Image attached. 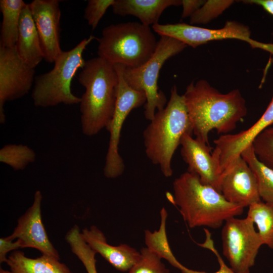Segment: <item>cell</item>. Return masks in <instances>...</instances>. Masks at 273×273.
<instances>
[{"label": "cell", "mask_w": 273, "mask_h": 273, "mask_svg": "<svg viewBox=\"0 0 273 273\" xmlns=\"http://www.w3.org/2000/svg\"><path fill=\"white\" fill-rule=\"evenodd\" d=\"M183 96L193 134L208 145L210 131L229 134L247 113L246 101L239 89L222 94L205 79L191 82Z\"/></svg>", "instance_id": "cell-1"}, {"label": "cell", "mask_w": 273, "mask_h": 273, "mask_svg": "<svg viewBox=\"0 0 273 273\" xmlns=\"http://www.w3.org/2000/svg\"><path fill=\"white\" fill-rule=\"evenodd\" d=\"M77 78L85 88L79 103L82 133L92 136L104 128L108 131L118 83L114 66L100 57L90 59L85 61Z\"/></svg>", "instance_id": "cell-2"}, {"label": "cell", "mask_w": 273, "mask_h": 273, "mask_svg": "<svg viewBox=\"0 0 273 273\" xmlns=\"http://www.w3.org/2000/svg\"><path fill=\"white\" fill-rule=\"evenodd\" d=\"M173 202L191 228H220L232 217L241 215L244 208L228 201L214 188L203 183L194 173L185 172L173 182Z\"/></svg>", "instance_id": "cell-3"}, {"label": "cell", "mask_w": 273, "mask_h": 273, "mask_svg": "<svg viewBox=\"0 0 273 273\" xmlns=\"http://www.w3.org/2000/svg\"><path fill=\"white\" fill-rule=\"evenodd\" d=\"M193 135V129L183 95L175 85L165 107L156 112L143 131L147 157L158 165L162 174L169 177L173 174L171 161L175 150L185 134Z\"/></svg>", "instance_id": "cell-4"}, {"label": "cell", "mask_w": 273, "mask_h": 273, "mask_svg": "<svg viewBox=\"0 0 273 273\" xmlns=\"http://www.w3.org/2000/svg\"><path fill=\"white\" fill-rule=\"evenodd\" d=\"M98 54L113 65L137 68L152 56L157 40L150 26L127 22L105 27L97 38Z\"/></svg>", "instance_id": "cell-5"}, {"label": "cell", "mask_w": 273, "mask_h": 273, "mask_svg": "<svg viewBox=\"0 0 273 273\" xmlns=\"http://www.w3.org/2000/svg\"><path fill=\"white\" fill-rule=\"evenodd\" d=\"M95 38L90 35L72 49L62 51L52 70L35 77L31 94L35 107L47 108L60 104L72 105L80 103V98L72 93L71 82L77 71L85 64L84 51Z\"/></svg>", "instance_id": "cell-6"}, {"label": "cell", "mask_w": 273, "mask_h": 273, "mask_svg": "<svg viewBox=\"0 0 273 273\" xmlns=\"http://www.w3.org/2000/svg\"><path fill=\"white\" fill-rule=\"evenodd\" d=\"M187 47L183 42L166 36H160L151 58L137 68L125 67L123 77L132 88L145 93L147 101L144 105L145 118L152 120L158 111L167 104L164 93L158 89V79L160 70L165 62Z\"/></svg>", "instance_id": "cell-7"}, {"label": "cell", "mask_w": 273, "mask_h": 273, "mask_svg": "<svg viewBox=\"0 0 273 273\" xmlns=\"http://www.w3.org/2000/svg\"><path fill=\"white\" fill-rule=\"evenodd\" d=\"M114 67L118 78L117 98L114 114L108 131L110 138L103 169L104 174L108 178H117L123 173L125 165L119 153L122 127L131 111L145 105L147 101L144 92L132 88L125 81L123 77L125 66L116 64Z\"/></svg>", "instance_id": "cell-8"}, {"label": "cell", "mask_w": 273, "mask_h": 273, "mask_svg": "<svg viewBox=\"0 0 273 273\" xmlns=\"http://www.w3.org/2000/svg\"><path fill=\"white\" fill-rule=\"evenodd\" d=\"M223 254L236 272L250 270L255 263L262 241L254 223L247 216L226 220L221 231Z\"/></svg>", "instance_id": "cell-9"}, {"label": "cell", "mask_w": 273, "mask_h": 273, "mask_svg": "<svg viewBox=\"0 0 273 273\" xmlns=\"http://www.w3.org/2000/svg\"><path fill=\"white\" fill-rule=\"evenodd\" d=\"M170 37L193 48L213 40L233 39L248 43L253 49H259L270 54L273 63V43L258 41L251 37L249 27L236 21H228L219 29L203 28L185 23L171 24L168 30Z\"/></svg>", "instance_id": "cell-10"}, {"label": "cell", "mask_w": 273, "mask_h": 273, "mask_svg": "<svg viewBox=\"0 0 273 273\" xmlns=\"http://www.w3.org/2000/svg\"><path fill=\"white\" fill-rule=\"evenodd\" d=\"M35 70L19 56L16 48L0 47V123L4 124L6 102L29 93L35 80Z\"/></svg>", "instance_id": "cell-11"}, {"label": "cell", "mask_w": 273, "mask_h": 273, "mask_svg": "<svg viewBox=\"0 0 273 273\" xmlns=\"http://www.w3.org/2000/svg\"><path fill=\"white\" fill-rule=\"evenodd\" d=\"M39 37L43 59L54 63L62 53L60 47V1L34 0L28 4Z\"/></svg>", "instance_id": "cell-12"}, {"label": "cell", "mask_w": 273, "mask_h": 273, "mask_svg": "<svg viewBox=\"0 0 273 273\" xmlns=\"http://www.w3.org/2000/svg\"><path fill=\"white\" fill-rule=\"evenodd\" d=\"M42 196L37 190L34 195L32 204L17 220V224L11 235L12 240H18L21 248H31L42 255L60 259L59 254L54 247L44 227L41 213Z\"/></svg>", "instance_id": "cell-13"}, {"label": "cell", "mask_w": 273, "mask_h": 273, "mask_svg": "<svg viewBox=\"0 0 273 273\" xmlns=\"http://www.w3.org/2000/svg\"><path fill=\"white\" fill-rule=\"evenodd\" d=\"M220 192L230 202L244 208L261 200L255 175L241 156L223 171Z\"/></svg>", "instance_id": "cell-14"}, {"label": "cell", "mask_w": 273, "mask_h": 273, "mask_svg": "<svg viewBox=\"0 0 273 273\" xmlns=\"http://www.w3.org/2000/svg\"><path fill=\"white\" fill-rule=\"evenodd\" d=\"M192 135L188 133L184 135L180 144V154L188 165V171L196 174L203 183L220 192L222 172L212 154V148Z\"/></svg>", "instance_id": "cell-15"}, {"label": "cell", "mask_w": 273, "mask_h": 273, "mask_svg": "<svg viewBox=\"0 0 273 273\" xmlns=\"http://www.w3.org/2000/svg\"><path fill=\"white\" fill-rule=\"evenodd\" d=\"M273 124V94L264 112L249 128L235 134H222L214 140L215 150L221 163L227 166L241 156L242 151L251 145L256 136Z\"/></svg>", "instance_id": "cell-16"}, {"label": "cell", "mask_w": 273, "mask_h": 273, "mask_svg": "<svg viewBox=\"0 0 273 273\" xmlns=\"http://www.w3.org/2000/svg\"><path fill=\"white\" fill-rule=\"evenodd\" d=\"M81 235L85 242L96 253L100 254L116 269L129 271L139 261L141 253L125 244L113 246L108 244L104 234L96 226L82 230Z\"/></svg>", "instance_id": "cell-17"}, {"label": "cell", "mask_w": 273, "mask_h": 273, "mask_svg": "<svg viewBox=\"0 0 273 273\" xmlns=\"http://www.w3.org/2000/svg\"><path fill=\"white\" fill-rule=\"evenodd\" d=\"M181 6V0H115L112 6L115 15L133 16L142 24L150 26L158 23L167 8Z\"/></svg>", "instance_id": "cell-18"}, {"label": "cell", "mask_w": 273, "mask_h": 273, "mask_svg": "<svg viewBox=\"0 0 273 273\" xmlns=\"http://www.w3.org/2000/svg\"><path fill=\"white\" fill-rule=\"evenodd\" d=\"M16 48L21 59L32 68L43 59L39 37L28 4L21 14Z\"/></svg>", "instance_id": "cell-19"}, {"label": "cell", "mask_w": 273, "mask_h": 273, "mask_svg": "<svg viewBox=\"0 0 273 273\" xmlns=\"http://www.w3.org/2000/svg\"><path fill=\"white\" fill-rule=\"evenodd\" d=\"M6 263L14 273H72L60 259L44 255L29 258L17 250L12 252Z\"/></svg>", "instance_id": "cell-20"}, {"label": "cell", "mask_w": 273, "mask_h": 273, "mask_svg": "<svg viewBox=\"0 0 273 273\" xmlns=\"http://www.w3.org/2000/svg\"><path fill=\"white\" fill-rule=\"evenodd\" d=\"M23 0H1L2 14L0 47L13 48L16 46L22 10L26 5Z\"/></svg>", "instance_id": "cell-21"}, {"label": "cell", "mask_w": 273, "mask_h": 273, "mask_svg": "<svg viewBox=\"0 0 273 273\" xmlns=\"http://www.w3.org/2000/svg\"><path fill=\"white\" fill-rule=\"evenodd\" d=\"M167 216V212L165 208L163 207L160 210L161 221L159 229L153 232L148 230H145V242L148 248L180 270L184 266L173 255L166 235V223Z\"/></svg>", "instance_id": "cell-22"}, {"label": "cell", "mask_w": 273, "mask_h": 273, "mask_svg": "<svg viewBox=\"0 0 273 273\" xmlns=\"http://www.w3.org/2000/svg\"><path fill=\"white\" fill-rule=\"evenodd\" d=\"M241 156L255 175L261 200L273 203V170L257 158L252 144L242 151Z\"/></svg>", "instance_id": "cell-23"}, {"label": "cell", "mask_w": 273, "mask_h": 273, "mask_svg": "<svg viewBox=\"0 0 273 273\" xmlns=\"http://www.w3.org/2000/svg\"><path fill=\"white\" fill-rule=\"evenodd\" d=\"M248 208L247 216L256 225L262 244L273 249V203L261 200Z\"/></svg>", "instance_id": "cell-24"}, {"label": "cell", "mask_w": 273, "mask_h": 273, "mask_svg": "<svg viewBox=\"0 0 273 273\" xmlns=\"http://www.w3.org/2000/svg\"><path fill=\"white\" fill-rule=\"evenodd\" d=\"M65 240L71 251L80 260L87 273H98L96 267V253L82 238L79 228L74 225L66 234Z\"/></svg>", "instance_id": "cell-25"}, {"label": "cell", "mask_w": 273, "mask_h": 273, "mask_svg": "<svg viewBox=\"0 0 273 273\" xmlns=\"http://www.w3.org/2000/svg\"><path fill=\"white\" fill-rule=\"evenodd\" d=\"M36 153L27 145L7 144L0 150V162L14 170H22L36 159Z\"/></svg>", "instance_id": "cell-26"}, {"label": "cell", "mask_w": 273, "mask_h": 273, "mask_svg": "<svg viewBox=\"0 0 273 273\" xmlns=\"http://www.w3.org/2000/svg\"><path fill=\"white\" fill-rule=\"evenodd\" d=\"M235 3L233 0H208L190 18V24H205L220 15Z\"/></svg>", "instance_id": "cell-27"}, {"label": "cell", "mask_w": 273, "mask_h": 273, "mask_svg": "<svg viewBox=\"0 0 273 273\" xmlns=\"http://www.w3.org/2000/svg\"><path fill=\"white\" fill-rule=\"evenodd\" d=\"M252 146L257 158L273 170V126L259 133L253 140Z\"/></svg>", "instance_id": "cell-28"}, {"label": "cell", "mask_w": 273, "mask_h": 273, "mask_svg": "<svg viewBox=\"0 0 273 273\" xmlns=\"http://www.w3.org/2000/svg\"><path fill=\"white\" fill-rule=\"evenodd\" d=\"M140 253V259L128 273H169L162 258L147 247L142 248Z\"/></svg>", "instance_id": "cell-29"}, {"label": "cell", "mask_w": 273, "mask_h": 273, "mask_svg": "<svg viewBox=\"0 0 273 273\" xmlns=\"http://www.w3.org/2000/svg\"><path fill=\"white\" fill-rule=\"evenodd\" d=\"M115 0H89L84 9V18L93 30L98 26L107 9Z\"/></svg>", "instance_id": "cell-30"}, {"label": "cell", "mask_w": 273, "mask_h": 273, "mask_svg": "<svg viewBox=\"0 0 273 273\" xmlns=\"http://www.w3.org/2000/svg\"><path fill=\"white\" fill-rule=\"evenodd\" d=\"M206 235V239L204 243L202 244L198 243L200 246L207 248L211 250L216 256L218 262L219 264V268L216 272L213 273H237L234 271L231 267L228 266L221 258L219 253L214 246V243L211 239L210 232L207 229H204ZM182 273H208L203 271H198L189 269L185 266L180 270ZM243 273H250V270Z\"/></svg>", "instance_id": "cell-31"}, {"label": "cell", "mask_w": 273, "mask_h": 273, "mask_svg": "<svg viewBox=\"0 0 273 273\" xmlns=\"http://www.w3.org/2000/svg\"><path fill=\"white\" fill-rule=\"evenodd\" d=\"M21 248V244L18 240L15 241L8 238V237H2L0 239V262H6L7 255L12 251H15Z\"/></svg>", "instance_id": "cell-32"}, {"label": "cell", "mask_w": 273, "mask_h": 273, "mask_svg": "<svg viewBox=\"0 0 273 273\" xmlns=\"http://www.w3.org/2000/svg\"><path fill=\"white\" fill-rule=\"evenodd\" d=\"M183 7L181 18L191 17L205 2L203 0H181Z\"/></svg>", "instance_id": "cell-33"}, {"label": "cell", "mask_w": 273, "mask_h": 273, "mask_svg": "<svg viewBox=\"0 0 273 273\" xmlns=\"http://www.w3.org/2000/svg\"><path fill=\"white\" fill-rule=\"evenodd\" d=\"M242 2L246 4L259 6L267 13L273 16V0H247Z\"/></svg>", "instance_id": "cell-34"}, {"label": "cell", "mask_w": 273, "mask_h": 273, "mask_svg": "<svg viewBox=\"0 0 273 273\" xmlns=\"http://www.w3.org/2000/svg\"><path fill=\"white\" fill-rule=\"evenodd\" d=\"M0 273H14L12 271H9L8 270L4 269L2 268L0 269Z\"/></svg>", "instance_id": "cell-35"}]
</instances>
